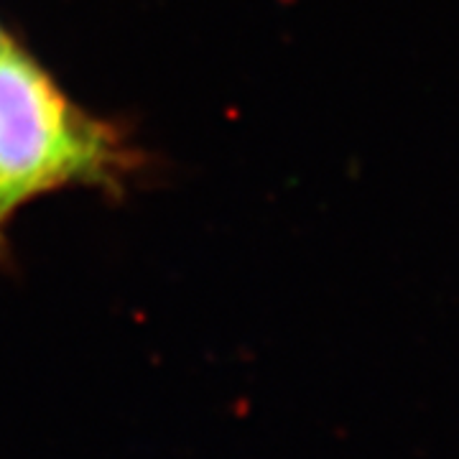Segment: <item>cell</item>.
<instances>
[{"label": "cell", "instance_id": "1", "mask_svg": "<svg viewBox=\"0 0 459 459\" xmlns=\"http://www.w3.org/2000/svg\"><path fill=\"white\" fill-rule=\"evenodd\" d=\"M133 153L82 110L0 26V230L31 199L66 186H110Z\"/></svg>", "mask_w": 459, "mask_h": 459}]
</instances>
